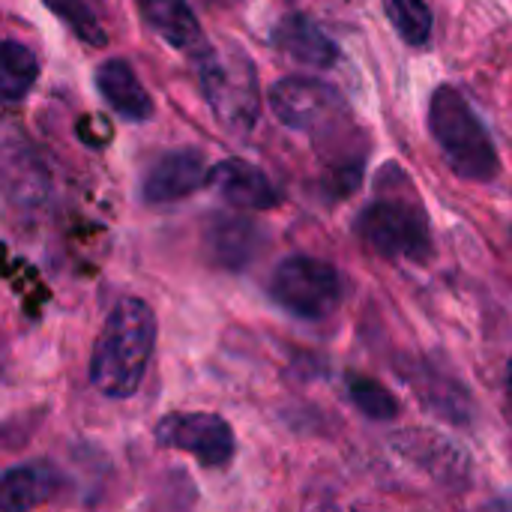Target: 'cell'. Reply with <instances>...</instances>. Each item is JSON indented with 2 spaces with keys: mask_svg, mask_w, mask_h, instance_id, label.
Here are the masks:
<instances>
[{
  "mask_svg": "<svg viewBox=\"0 0 512 512\" xmlns=\"http://www.w3.org/2000/svg\"><path fill=\"white\" fill-rule=\"evenodd\" d=\"M207 165L201 150L180 147L153 159L141 180V198L147 204H177L207 186Z\"/></svg>",
  "mask_w": 512,
  "mask_h": 512,
  "instance_id": "cell-8",
  "label": "cell"
},
{
  "mask_svg": "<svg viewBox=\"0 0 512 512\" xmlns=\"http://www.w3.org/2000/svg\"><path fill=\"white\" fill-rule=\"evenodd\" d=\"M348 396L351 402L369 417V420H393L399 417V402L396 396L378 384L375 378H366V375H351L348 378Z\"/></svg>",
  "mask_w": 512,
  "mask_h": 512,
  "instance_id": "cell-20",
  "label": "cell"
},
{
  "mask_svg": "<svg viewBox=\"0 0 512 512\" xmlns=\"http://www.w3.org/2000/svg\"><path fill=\"white\" fill-rule=\"evenodd\" d=\"M507 393H510V402H512V360L507 363Z\"/></svg>",
  "mask_w": 512,
  "mask_h": 512,
  "instance_id": "cell-21",
  "label": "cell"
},
{
  "mask_svg": "<svg viewBox=\"0 0 512 512\" xmlns=\"http://www.w3.org/2000/svg\"><path fill=\"white\" fill-rule=\"evenodd\" d=\"M156 345V315L138 297H123L108 312L90 357V384L105 399H132L147 375Z\"/></svg>",
  "mask_w": 512,
  "mask_h": 512,
  "instance_id": "cell-1",
  "label": "cell"
},
{
  "mask_svg": "<svg viewBox=\"0 0 512 512\" xmlns=\"http://www.w3.org/2000/svg\"><path fill=\"white\" fill-rule=\"evenodd\" d=\"M264 231L249 216L216 213L204 225V249L210 261L222 270H243L261 252Z\"/></svg>",
  "mask_w": 512,
  "mask_h": 512,
  "instance_id": "cell-11",
  "label": "cell"
},
{
  "mask_svg": "<svg viewBox=\"0 0 512 512\" xmlns=\"http://www.w3.org/2000/svg\"><path fill=\"white\" fill-rule=\"evenodd\" d=\"M207 186L237 210H276L282 204V192L276 183L246 159H222L210 168Z\"/></svg>",
  "mask_w": 512,
  "mask_h": 512,
  "instance_id": "cell-9",
  "label": "cell"
},
{
  "mask_svg": "<svg viewBox=\"0 0 512 512\" xmlns=\"http://www.w3.org/2000/svg\"><path fill=\"white\" fill-rule=\"evenodd\" d=\"M405 378L411 381V387L417 390L420 402L435 411L438 417L450 420V423H459V426H468L471 417H474V399L468 396V390L447 372L435 369L432 363H414Z\"/></svg>",
  "mask_w": 512,
  "mask_h": 512,
  "instance_id": "cell-14",
  "label": "cell"
},
{
  "mask_svg": "<svg viewBox=\"0 0 512 512\" xmlns=\"http://www.w3.org/2000/svg\"><path fill=\"white\" fill-rule=\"evenodd\" d=\"M267 102L282 126L303 135L336 132L345 117V99L333 84L300 75L279 78L267 90Z\"/></svg>",
  "mask_w": 512,
  "mask_h": 512,
  "instance_id": "cell-6",
  "label": "cell"
},
{
  "mask_svg": "<svg viewBox=\"0 0 512 512\" xmlns=\"http://www.w3.org/2000/svg\"><path fill=\"white\" fill-rule=\"evenodd\" d=\"M66 480L51 462H27L3 471L0 480V510L27 512L54 501L63 492Z\"/></svg>",
  "mask_w": 512,
  "mask_h": 512,
  "instance_id": "cell-13",
  "label": "cell"
},
{
  "mask_svg": "<svg viewBox=\"0 0 512 512\" xmlns=\"http://www.w3.org/2000/svg\"><path fill=\"white\" fill-rule=\"evenodd\" d=\"M201 93L213 117L234 135H249L261 117V84L243 48H207L198 60Z\"/></svg>",
  "mask_w": 512,
  "mask_h": 512,
  "instance_id": "cell-4",
  "label": "cell"
},
{
  "mask_svg": "<svg viewBox=\"0 0 512 512\" xmlns=\"http://www.w3.org/2000/svg\"><path fill=\"white\" fill-rule=\"evenodd\" d=\"M39 78V60L36 54L15 39H3L0 48V96L6 105L21 102Z\"/></svg>",
  "mask_w": 512,
  "mask_h": 512,
  "instance_id": "cell-17",
  "label": "cell"
},
{
  "mask_svg": "<svg viewBox=\"0 0 512 512\" xmlns=\"http://www.w3.org/2000/svg\"><path fill=\"white\" fill-rule=\"evenodd\" d=\"M81 42L93 48L108 45V33L102 24V0H42Z\"/></svg>",
  "mask_w": 512,
  "mask_h": 512,
  "instance_id": "cell-18",
  "label": "cell"
},
{
  "mask_svg": "<svg viewBox=\"0 0 512 512\" xmlns=\"http://www.w3.org/2000/svg\"><path fill=\"white\" fill-rule=\"evenodd\" d=\"M96 90L111 111L129 123H144L153 117V99L123 57H111L96 66Z\"/></svg>",
  "mask_w": 512,
  "mask_h": 512,
  "instance_id": "cell-15",
  "label": "cell"
},
{
  "mask_svg": "<svg viewBox=\"0 0 512 512\" xmlns=\"http://www.w3.org/2000/svg\"><path fill=\"white\" fill-rule=\"evenodd\" d=\"M429 129L456 177L468 183H492L501 174V156L489 129L453 84L435 87L429 99Z\"/></svg>",
  "mask_w": 512,
  "mask_h": 512,
  "instance_id": "cell-3",
  "label": "cell"
},
{
  "mask_svg": "<svg viewBox=\"0 0 512 512\" xmlns=\"http://www.w3.org/2000/svg\"><path fill=\"white\" fill-rule=\"evenodd\" d=\"M159 447L189 453L204 468H225L237 453L234 429L225 417L210 411H174L156 423Z\"/></svg>",
  "mask_w": 512,
  "mask_h": 512,
  "instance_id": "cell-7",
  "label": "cell"
},
{
  "mask_svg": "<svg viewBox=\"0 0 512 512\" xmlns=\"http://www.w3.org/2000/svg\"><path fill=\"white\" fill-rule=\"evenodd\" d=\"M357 234L384 258L426 261L432 255L429 213L399 165H387L378 174L375 198L357 216Z\"/></svg>",
  "mask_w": 512,
  "mask_h": 512,
  "instance_id": "cell-2",
  "label": "cell"
},
{
  "mask_svg": "<svg viewBox=\"0 0 512 512\" xmlns=\"http://www.w3.org/2000/svg\"><path fill=\"white\" fill-rule=\"evenodd\" d=\"M273 45L312 69H333L339 63V45L306 15H285L273 27Z\"/></svg>",
  "mask_w": 512,
  "mask_h": 512,
  "instance_id": "cell-16",
  "label": "cell"
},
{
  "mask_svg": "<svg viewBox=\"0 0 512 512\" xmlns=\"http://www.w3.org/2000/svg\"><path fill=\"white\" fill-rule=\"evenodd\" d=\"M138 6H141V18L147 21V27L156 36H162L171 48L195 60L210 48L189 0H138Z\"/></svg>",
  "mask_w": 512,
  "mask_h": 512,
  "instance_id": "cell-12",
  "label": "cell"
},
{
  "mask_svg": "<svg viewBox=\"0 0 512 512\" xmlns=\"http://www.w3.org/2000/svg\"><path fill=\"white\" fill-rule=\"evenodd\" d=\"M393 450L405 462H411L414 468L429 474L435 483H444L450 489L462 486L468 480V474H471L465 453L453 441H447V438H441L435 432H423V429L402 432V435L393 438Z\"/></svg>",
  "mask_w": 512,
  "mask_h": 512,
  "instance_id": "cell-10",
  "label": "cell"
},
{
  "mask_svg": "<svg viewBox=\"0 0 512 512\" xmlns=\"http://www.w3.org/2000/svg\"><path fill=\"white\" fill-rule=\"evenodd\" d=\"M384 12L390 18V24L396 27V33L402 36V42L423 48L432 39V9L426 0H384Z\"/></svg>",
  "mask_w": 512,
  "mask_h": 512,
  "instance_id": "cell-19",
  "label": "cell"
},
{
  "mask_svg": "<svg viewBox=\"0 0 512 512\" xmlns=\"http://www.w3.org/2000/svg\"><path fill=\"white\" fill-rule=\"evenodd\" d=\"M270 297L300 321H324L342 303V276L321 258L291 255L276 267Z\"/></svg>",
  "mask_w": 512,
  "mask_h": 512,
  "instance_id": "cell-5",
  "label": "cell"
}]
</instances>
